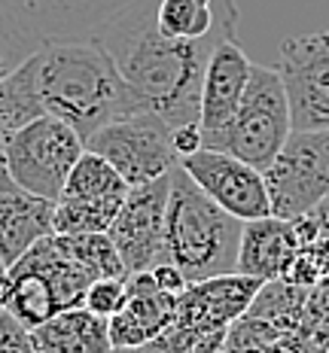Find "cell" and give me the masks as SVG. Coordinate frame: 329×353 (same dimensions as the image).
I'll return each mask as SVG.
<instances>
[{
    "instance_id": "obj_1",
    "label": "cell",
    "mask_w": 329,
    "mask_h": 353,
    "mask_svg": "<svg viewBox=\"0 0 329 353\" xmlns=\"http://www.w3.org/2000/svg\"><path fill=\"white\" fill-rule=\"evenodd\" d=\"M156 6L159 0H134L98 40L143 107L159 113L171 128H180L199 122L208 58L226 34L238 31V3L223 0L217 28L199 40L165 37L156 25Z\"/></svg>"
},
{
    "instance_id": "obj_2",
    "label": "cell",
    "mask_w": 329,
    "mask_h": 353,
    "mask_svg": "<svg viewBox=\"0 0 329 353\" xmlns=\"http://www.w3.org/2000/svg\"><path fill=\"white\" fill-rule=\"evenodd\" d=\"M31 61L43 113L68 122L83 141L104 125L143 110V101L131 92L101 40L43 43Z\"/></svg>"
},
{
    "instance_id": "obj_3",
    "label": "cell",
    "mask_w": 329,
    "mask_h": 353,
    "mask_svg": "<svg viewBox=\"0 0 329 353\" xmlns=\"http://www.w3.org/2000/svg\"><path fill=\"white\" fill-rule=\"evenodd\" d=\"M241 229L244 223L238 216L210 201L180 165L174 168L165 213V256L180 268L186 283L232 274L238 268Z\"/></svg>"
},
{
    "instance_id": "obj_4",
    "label": "cell",
    "mask_w": 329,
    "mask_h": 353,
    "mask_svg": "<svg viewBox=\"0 0 329 353\" xmlns=\"http://www.w3.org/2000/svg\"><path fill=\"white\" fill-rule=\"evenodd\" d=\"M262 283L266 281L238 271L189 283L177 296L174 320L150 347L156 353H219L229 329L247 314Z\"/></svg>"
},
{
    "instance_id": "obj_5",
    "label": "cell",
    "mask_w": 329,
    "mask_h": 353,
    "mask_svg": "<svg viewBox=\"0 0 329 353\" xmlns=\"http://www.w3.org/2000/svg\"><path fill=\"white\" fill-rule=\"evenodd\" d=\"M290 134H292V116L281 73L275 68L253 64L250 83L244 88V98H241L235 116L214 141H208L204 146L232 152L247 165L266 171L281 156Z\"/></svg>"
},
{
    "instance_id": "obj_6",
    "label": "cell",
    "mask_w": 329,
    "mask_h": 353,
    "mask_svg": "<svg viewBox=\"0 0 329 353\" xmlns=\"http://www.w3.org/2000/svg\"><path fill=\"white\" fill-rule=\"evenodd\" d=\"M86 152V141L68 122L43 113L16 128L3 143V168L28 192L58 201L64 183Z\"/></svg>"
},
{
    "instance_id": "obj_7",
    "label": "cell",
    "mask_w": 329,
    "mask_h": 353,
    "mask_svg": "<svg viewBox=\"0 0 329 353\" xmlns=\"http://www.w3.org/2000/svg\"><path fill=\"white\" fill-rule=\"evenodd\" d=\"M134 0H0V21L25 52L43 43L98 40Z\"/></svg>"
},
{
    "instance_id": "obj_8",
    "label": "cell",
    "mask_w": 329,
    "mask_h": 353,
    "mask_svg": "<svg viewBox=\"0 0 329 353\" xmlns=\"http://www.w3.org/2000/svg\"><path fill=\"white\" fill-rule=\"evenodd\" d=\"M86 150L101 152L126 176L128 186L152 183L180 165V156L174 150V128L146 107L98 128L86 141Z\"/></svg>"
},
{
    "instance_id": "obj_9",
    "label": "cell",
    "mask_w": 329,
    "mask_h": 353,
    "mask_svg": "<svg viewBox=\"0 0 329 353\" xmlns=\"http://www.w3.org/2000/svg\"><path fill=\"white\" fill-rule=\"evenodd\" d=\"M272 213L296 219L329 195V128L292 131L281 156L266 168Z\"/></svg>"
},
{
    "instance_id": "obj_10",
    "label": "cell",
    "mask_w": 329,
    "mask_h": 353,
    "mask_svg": "<svg viewBox=\"0 0 329 353\" xmlns=\"http://www.w3.org/2000/svg\"><path fill=\"white\" fill-rule=\"evenodd\" d=\"M277 73L290 101L292 131L329 128V28L287 37Z\"/></svg>"
},
{
    "instance_id": "obj_11",
    "label": "cell",
    "mask_w": 329,
    "mask_h": 353,
    "mask_svg": "<svg viewBox=\"0 0 329 353\" xmlns=\"http://www.w3.org/2000/svg\"><path fill=\"white\" fill-rule=\"evenodd\" d=\"M168 192H171V174L159 176L143 186H131L113 225L110 241L128 274L150 271L168 262L165 256V213H168Z\"/></svg>"
},
{
    "instance_id": "obj_12",
    "label": "cell",
    "mask_w": 329,
    "mask_h": 353,
    "mask_svg": "<svg viewBox=\"0 0 329 353\" xmlns=\"http://www.w3.org/2000/svg\"><path fill=\"white\" fill-rule=\"evenodd\" d=\"M180 168L192 176V183L210 201H217L241 223L272 216V195H268L266 174L232 152L201 146L192 156H183Z\"/></svg>"
},
{
    "instance_id": "obj_13",
    "label": "cell",
    "mask_w": 329,
    "mask_h": 353,
    "mask_svg": "<svg viewBox=\"0 0 329 353\" xmlns=\"http://www.w3.org/2000/svg\"><path fill=\"white\" fill-rule=\"evenodd\" d=\"M253 61L238 43V31L226 34L223 40L214 46V52L208 58V70H204L201 83V137L204 143L214 141L219 131L229 125L235 116V110L244 98V88L250 83Z\"/></svg>"
},
{
    "instance_id": "obj_14",
    "label": "cell",
    "mask_w": 329,
    "mask_h": 353,
    "mask_svg": "<svg viewBox=\"0 0 329 353\" xmlns=\"http://www.w3.org/2000/svg\"><path fill=\"white\" fill-rule=\"evenodd\" d=\"M128 283V301L122 311H116L107 320L110 326V344L113 347H143L156 341L168 329L177 311V296L159 290L152 271H137L126 277Z\"/></svg>"
},
{
    "instance_id": "obj_15",
    "label": "cell",
    "mask_w": 329,
    "mask_h": 353,
    "mask_svg": "<svg viewBox=\"0 0 329 353\" xmlns=\"http://www.w3.org/2000/svg\"><path fill=\"white\" fill-rule=\"evenodd\" d=\"M55 201L21 189L0 161V262L10 268L37 241L52 234Z\"/></svg>"
},
{
    "instance_id": "obj_16",
    "label": "cell",
    "mask_w": 329,
    "mask_h": 353,
    "mask_svg": "<svg viewBox=\"0 0 329 353\" xmlns=\"http://www.w3.org/2000/svg\"><path fill=\"white\" fill-rule=\"evenodd\" d=\"M302 247L292 219L283 216H262L250 219L241 229L238 247V274L259 277V281H281L283 268L292 259V253Z\"/></svg>"
},
{
    "instance_id": "obj_17",
    "label": "cell",
    "mask_w": 329,
    "mask_h": 353,
    "mask_svg": "<svg viewBox=\"0 0 329 353\" xmlns=\"http://www.w3.org/2000/svg\"><path fill=\"white\" fill-rule=\"evenodd\" d=\"M31 338L40 353H110L107 317H98L89 307H73L43 326L31 329Z\"/></svg>"
},
{
    "instance_id": "obj_18",
    "label": "cell",
    "mask_w": 329,
    "mask_h": 353,
    "mask_svg": "<svg viewBox=\"0 0 329 353\" xmlns=\"http://www.w3.org/2000/svg\"><path fill=\"white\" fill-rule=\"evenodd\" d=\"M126 176L116 171L101 152L86 150L77 159L73 171L64 183L61 198H86V201H126L128 195Z\"/></svg>"
},
{
    "instance_id": "obj_19",
    "label": "cell",
    "mask_w": 329,
    "mask_h": 353,
    "mask_svg": "<svg viewBox=\"0 0 329 353\" xmlns=\"http://www.w3.org/2000/svg\"><path fill=\"white\" fill-rule=\"evenodd\" d=\"M58 247L70 256L92 281L101 277H128L126 265L116 253L113 241L107 232H92V234H55Z\"/></svg>"
},
{
    "instance_id": "obj_20",
    "label": "cell",
    "mask_w": 329,
    "mask_h": 353,
    "mask_svg": "<svg viewBox=\"0 0 329 353\" xmlns=\"http://www.w3.org/2000/svg\"><path fill=\"white\" fill-rule=\"evenodd\" d=\"M122 201H86V198H58L52 234H92L110 232Z\"/></svg>"
},
{
    "instance_id": "obj_21",
    "label": "cell",
    "mask_w": 329,
    "mask_h": 353,
    "mask_svg": "<svg viewBox=\"0 0 329 353\" xmlns=\"http://www.w3.org/2000/svg\"><path fill=\"white\" fill-rule=\"evenodd\" d=\"M128 301V283L126 277H101V281H92L89 292H86L83 307L94 311L98 317H113L116 311H122Z\"/></svg>"
},
{
    "instance_id": "obj_22",
    "label": "cell",
    "mask_w": 329,
    "mask_h": 353,
    "mask_svg": "<svg viewBox=\"0 0 329 353\" xmlns=\"http://www.w3.org/2000/svg\"><path fill=\"white\" fill-rule=\"evenodd\" d=\"M28 55H31V52H25V49L19 46V40L10 31H6V25L0 21V161H3V143H6V137L12 134L10 125H6V116H3V79H6V73L16 70Z\"/></svg>"
},
{
    "instance_id": "obj_23",
    "label": "cell",
    "mask_w": 329,
    "mask_h": 353,
    "mask_svg": "<svg viewBox=\"0 0 329 353\" xmlns=\"http://www.w3.org/2000/svg\"><path fill=\"white\" fill-rule=\"evenodd\" d=\"M0 353H40L31 332L3 311H0Z\"/></svg>"
},
{
    "instance_id": "obj_24",
    "label": "cell",
    "mask_w": 329,
    "mask_h": 353,
    "mask_svg": "<svg viewBox=\"0 0 329 353\" xmlns=\"http://www.w3.org/2000/svg\"><path fill=\"white\" fill-rule=\"evenodd\" d=\"M204 146V137H201V125L192 122V125H180V128H174V150H177V156H192V152H199Z\"/></svg>"
},
{
    "instance_id": "obj_25",
    "label": "cell",
    "mask_w": 329,
    "mask_h": 353,
    "mask_svg": "<svg viewBox=\"0 0 329 353\" xmlns=\"http://www.w3.org/2000/svg\"><path fill=\"white\" fill-rule=\"evenodd\" d=\"M311 223L317 225V234H323V238H329V195L323 198V201L317 204V208H314L311 213Z\"/></svg>"
},
{
    "instance_id": "obj_26",
    "label": "cell",
    "mask_w": 329,
    "mask_h": 353,
    "mask_svg": "<svg viewBox=\"0 0 329 353\" xmlns=\"http://www.w3.org/2000/svg\"><path fill=\"white\" fill-rule=\"evenodd\" d=\"M110 353H146V344L143 347H113Z\"/></svg>"
},
{
    "instance_id": "obj_27",
    "label": "cell",
    "mask_w": 329,
    "mask_h": 353,
    "mask_svg": "<svg viewBox=\"0 0 329 353\" xmlns=\"http://www.w3.org/2000/svg\"><path fill=\"white\" fill-rule=\"evenodd\" d=\"M146 353H156V350H152V347H150V344H146Z\"/></svg>"
},
{
    "instance_id": "obj_28",
    "label": "cell",
    "mask_w": 329,
    "mask_h": 353,
    "mask_svg": "<svg viewBox=\"0 0 329 353\" xmlns=\"http://www.w3.org/2000/svg\"><path fill=\"white\" fill-rule=\"evenodd\" d=\"M219 353H229V350H226V347H223V350H219Z\"/></svg>"
}]
</instances>
